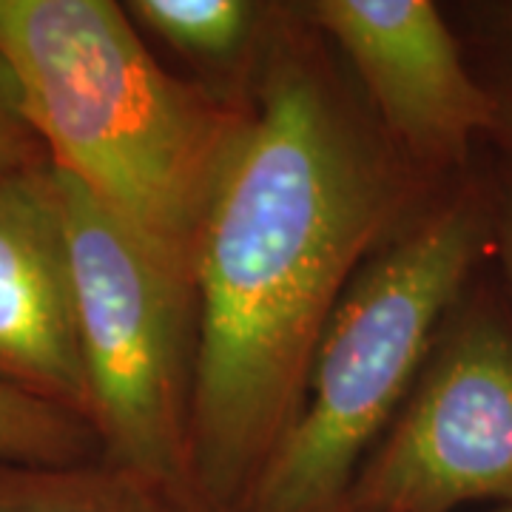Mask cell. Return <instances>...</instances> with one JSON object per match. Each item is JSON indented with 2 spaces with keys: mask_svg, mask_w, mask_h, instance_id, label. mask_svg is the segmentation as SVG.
Instances as JSON below:
<instances>
[{
  "mask_svg": "<svg viewBox=\"0 0 512 512\" xmlns=\"http://www.w3.org/2000/svg\"><path fill=\"white\" fill-rule=\"evenodd\" d=\"M0 382L89 419L69 239L49 160L0 180Z\"/></svg>",
  "mask_w": 512,
  "mask_h": 512,
  "instance_id": "52a82bcc",
  "label": "cell"
},
{
  "mask_svg": "<svg viewBox=\"0 0 512 512\" xmlns=\"http://www.w3.org/2000/svg\"><path fill=\"white\" fill-rule=\"evenodd\" d=\"M342 52L384 137L416 168L467 157L498 103L470 74L430 0H311L296 9Z\"/></svg>",
  "mask_w": 512,
  "mask_h": 512,
  "instance_id": "8992f818",
  "label": "cell"
},
{
  "mask_svg": "<svg viewBox=\"0 0 512 512\" xmlns=\"http://www.w3.org/2000/svg\"><path fill=\"white\" fill-rule=\"evenodd\" d=\"M501 512H512V504H510V507H504V510H501Z\"/></svg>",
  "mask_w": 512,
  "mask_h": 512,
  "instance_id": "4fadbf2b",
  "label": "cell"
},
{
  "mask_svg": "<svg viewBox=\"0 0 512 512\" xmlns=\"http://www.w3.org/2000/svg\"><path fill=\"white\" fill-rule=\"evenodd\" d=\"M416 171L339 80L322 35L276 12L191 259L202 512L242 510L353 276L413 222Z\"/></svg>",
  "mask_w": 512,
  "mask_h": 512,
  "instance_id": "6da1fadb",
  "label": "cell"
},
{
  "mask_svg": "<svg viewBox=\"0 0 512 512\" xmlns=\"http://www.w3.org/2000/svg\"><path fill=\"white\" fill-rule=\"evenodd\" d=\"M0 74L46 160L191 276L242 94L168 72L111 0H0Z\"/></svg>",
  "mask_w": 512,
  "mask_h": 512,
  "instance_id": "7a4b0ae2",
  "label": "cell"
},
{
  "mask_svg": "<svg viewBox=\"0 0 512 512\" xmlns=\"http://www.w3.org/2000/svg\"><path fill=\"white\" fill-rule=\"evenodd\" d=\"M55 180L69 239L89 421L103 461L200 510L191 470L194 279L148 248L69 174L55 168Z\"/></svg>",
  "mask_w": 512,
  "mask_h": 512,
  "instance_id": "277c9868",
  "label": "cell"
},
{
  "mask_svg": "<svg viewBox=\"0 0 512 512\" xmlns=\"http://www.w3.org/2000/svg\"><path fill=\"white\" fill-rule=\"evenodd\" d=\"M490 239L487 208L458 194L367 259L322 330L299 407L239 512H345Z\"/></svg>",
  "mask_w": 512,
  "mask_h": 512,
  "instance_id": "3957f363",
  "label": "cell"
},
{
  "mask_svg": "<svg viewBox=\"0 0 512 512\" xmlns=\"http://www.w3.org/2000/svg\"><path fill=\"white\" fill-rule=\"evenodd\" d=\"M495 237H498V248H501V259H504V268H507V276H510L512 285V174L510 183H507V194L501 200V214L495 220Z\"/></svg>",
  "mask_w": 512,
  "mask_h": 512,
  "instance_id": "7c38bea8",
  "label": "cell"
},
{
  "mask_svg": "<svg viewBox=\"0 0 512 512\" xmlns=\"http://www.w3.org/2000/svg\"><path fill=\"white\" fill-rule=\"evenodd\" d=\"M128 18L171 52L220 74L254 72L276 12L254 0H131Z\"/></svg>",
  "mask_w": 512,
  "mask_h": 512,
  "instance_id": "ba28073f",
  "label": "cell"
},
{
  "mask_svg": "<svg viewBox=\"0 0 512 512\" xmlns=\"http://www.w3.org/2000/svg\"><path fill=\"white\" fill-rule=\"evenodd\" d=\"M473 501L512 504V330L493 311L444 322L345 512H453Z\"/></svg>",
  "mask_w": 512,
  "mask_h": 512,
  "instance_id": "5b68a950",
  "label": "cell"
},
{
  "mask_svg": "<svg viewBox=\"0 0 512 512\" xmlns=\"http://www.w3.org/2000/svg\"><path fill=\"white\" fill-rule=\"evenodd\" d=\"M0 512H200L177 495L100 461L0 464Z\"/></svg>",
  "mask_w": 512,
  "mask_h": 512,
  "instance_id": "9c48e42d",
  "label": "cell"
},
{
  "mask_svg": "<svg viewBox=\"0 0 512 512\" xmlns=\"http://www.w3.org/2000/svg\"><path fill=\"white\" fill-rule=\"evenodd\" d=\"M43 160H46L43 146L37 143L35 131L20 117L9 86L0 74V180Z\"/></svg>",
  "mask_w": 512,
  "mask_h": 512,
  "instance_id": "8fae6325",
  "label": "cell"
},
{
  "mask_svg": "<svg viewBox=\"0 0 512 512\" xmlns=\"http://www.w3.org/2000/svg\"><path fill=\"white\" fill-rule=\"evenodd\" d=\"M100 458L92 421L0 382V464L69 467Z\"/></svg>",
  "mask_w": 512,
  "mask_h": 512,
  "instance_id": "30bf717a",
  "label": "cell"
}]
</instances>
